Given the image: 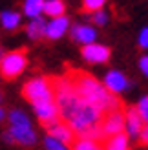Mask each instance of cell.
Instances as JSON below:
<instances>
[{
  "label": "cell",
  "mask_w": 148,
  "mask_h": 150,
  "mask_svg": "<svg viewBox=\"0 0 148 150\" xmlns=\"http://www.w3.org/2000/svg\"><path fill=\"white\" fill-rule=\"evenodd\" d=\"M53 99L61 121L68 125L77 137H86L95 141L102 139L101 121L104 114L95 106H92L90 103H86L77 93V90L71 86L66 75L53 77Z\"/></svg>",
  "instance_id": "1"
},
{
  "label": "cell",
  "mask_w": 148,
  "mask_h": 150,
  "mask_svg": "<svg viewBox=\"0 0 148 150\" xmlns=\"http://www.w3.org/2000/svg\"><path fill=\"white\" fill-rule=\"evenodd\" d=\"M66 77L71 82V86L77 90V93L86 103H90L92 106L101 110L102 114L123 110V103L117 99V95H112L104 88V84L99 82L93 75L86 73L82 70H68Z\"/></svg>",
  "instance_id": "2"
},
{
  "label": "cell",
  "mask_w": 148,
  "mask_h": 150,
  "mask_svg": "<svg viewBox=\"0 0 148 150\" xmlns=\"http://www.w3.org/2000/svg\"><path fill=\"white\" fill-rule=\"evenodd\" d=\"M22 95L31 104L53 99V77H35L22 86Z\"/></svg>",
  "instance_id": "3"
},
{
  "label": "cell",
  "mask_w": 148,
  "mask_h": 150,
  "mask_svg": "<svg viewBox=\"0 0 148 150\" xmlns=\"http://www.w3.org/2000/svg\"><path fill=\"white\" fill-rule=\"evenodd\" d=\"M27 66V53L26 50H15L9 53H4L2 61H0V75L4 79L11 81L26 70Z\"/></svg>",
  "instance_id": "4"
},
{
  "label": "cell",
  "mask_w": 148,
  "mask_h": 150,
  "mask_svg": "<svg viewBox=\"0 0 148 150\" xmlns=\"http://www.w3.org/2000/svg\"><path fill=\"white\" fill-rule=\"evenodd\" d=\"M123 130H124L123 110L110 112V114L102 115V121H101V137L102 139H110V137L117 136V134H123Z\"/></svg>",
  "instance_id": "5"
},
{
  "label": "cell",
  "mask_w": 148,
  "mask_h": 150,
  "mask_svg": "<svg viewBox=\"0 0 148 150\" xmlns=\"http://www.w3.org/2000/svg\"><path fill=\"white\" fill-rule=\"evenodd\" d=\"M33 110H35V115L37 119L40 121V125L46 128V126L57 123L58 119V110H57V104H55V99L51 101H42V103H35L33 104Z\"/></svg>",
  "instance_id": "6"
},
{
  "label": "cell",
  "mask_w": 148,
  "mask_h": 150,
  "mask_svg": "<svg viewBox=\"0 0 148 150\" xmlns=\"http://www.w3.org/2000/svg\"><path fill=\"white\" fill-rule=\"evenodd\" d=\"M143 119L141 115H139V112L135 106L132 108H126V112H124V130H126V137L128 139H139V136H141L143 132Z\"/></svg>",
  "instance_id": "7"
},
{
  "label": "cell",
  "mask_w": 148,
  "mask_h": 150,
  "mask_svg": "<svg viewBox=\"0 0 148 150\" xmlns=\"http://www.w3.org/2000/svg\"><path fill=\"white\" fill-rule=\"evenodd\" d=\"M80 53H82V59L90 64H104L110 59V48L102 46V44H86V46L80 48Z\"/></svg>",
  "instance_id": "8"
},
{
  "label": "cell",
  "mask_w": 148,
  "mask_h": 150,
  "mask_svg": "<svg viewBox=\"0 0 148 150\" xmlns=\"http://www.w3.org/2000/svg\"><path fill=\"white\" fill-rule=\"evenodd\" d=\"M102 84H104V88H106L112 95H117V93L124 92L126 88H130V82H128L126 77H124V73L117 71V70L108 71V73L104 75V81H102Z\"/></svg>",
  "instance_id": "9"
},
{
  "label": "cell",
  "mask_w": 148,
  "mask_h": 150,
  "mask_svg": "<svg viewBox=\"0 0 148 150\" xmlns=\"http://www.w3.org/2000/svg\"><path fill=\"white\" fill-rule=\"evenodd\" d=\"M46 132H48V136L58 139V141H61V143H64V145H73V141L77 139V136L73 134V130H71L64 121H61V119H58L57 123L46 126Z\"/></svg>",
  "instance_id": "10"
},
{
  "label": "cell",
  "mask_w": 148,
  "mask_h": 150,
  "mask_svg": "<svg viewBox=\"0 0 148 150\" xmlns=\"http://www.w3.org/2000/svg\"><path fill=\"white\" fill-rule=\"evenodd\" d=\"M9 136L13 137V143L24 145V146H33L37 143V134L31 125L27 126H9Z\"/></svg>",
  "instance_id": "11"
},
{
  "label": "cell",
  "mask_w": 148,
  "mask_h": 150,
  "mask_svg": "<svg viewBox=\"0 0 148 150\" xmlns=\"http://www.w3.org/2000/svg\"><path fill=\"white\" fill-rule=\"evenodd\" d=\"M71 39L82 44V46H86V44H93L95 39H97V29H95L93 26L90 24H77L71 28Z\"/></svg>",
  "instance_id": "12"
},
{
  "label": "cell",
  "mask_w": 148,
  "mask_h": 150,
  "mask_svg": "<svg viewBox=\"0 0 148 150\" xmlns=\"http://www.w3.org/2000/svg\"><path fill=\"white\" fill-rule=\"evenodd\" d=\"M70 28V20L64 17H57V18H51L49 22H46V37L51 40H57L68 31Z\"/></svg>",
  "instance_id": "13"
},
{
  "label": "cell",
  "mask_w": 148,
  "mask_h": 150,
  "mask_svg": "<svg viewBox=\"0 0 148 150\" xmlns=\"http://www.w3.org/2000/svg\"><path fill=\"white\" fill-rule=\"evenodd\" d=\"M26 33L31 40H40L42 37H46V20L42 17L31 18L26 26Z\"/></svg>",
  "instance_id": "14"
},
{
  "label": "cell",
  "mask_w": 148,
  "mask_h": 150,
  "mask_svg": "<svg viewBox=\"0 0 148 150\" xmlns=\"http://www.w3.org/2000/svg\"><path fill=\"white\" fill-rule=\"evenodd\" d=\"M20 22H22V17H20V13H17V11H2V13H0V24H2V28L7 29V31H15V29H18Z\"/></svg>",
  "instance_id": "15"
},
{
  "label": "cell",
  "mask_w": 148,
  "mask_h": 150,
  "mask_svg": "<svg viewBox=\"0 0 148 150\" xmlns=\"http://www.w3.org/2000/svg\"><path fill=\"white\" fill-rule=\"evenodd\" d=\"M64 9H66V6H64L62 0H44V13L51 18L62 17Z\"/></svg>",
  "instance_id": "16"
},
{
  "label": "cell",
  "mask_w": 148,
  "mask_h": 150,
  "mask_svg": "<svg viewBox=\"0 0 148 150\" xmlns=\"http://www.w3.org/2000/svg\"><path fill=\"white\" fill-rule=\"evenodd\" d=\"M24 15L27 18H37L44 11V0H24Z\"/></svg>",
  "instance_id": "17"
},
{
  "label": "cell",
  "mask_w": 148,
  "mask_h": 150,
  "mask_svg": "<svg viewBox=\"0 0 148 150\" xmlns=\"http://www.w3.org/2000/svg\"><path fill=\"white\" fill-rule=\"evenodd\" d=\"M128 137L126 134H117V136L106 139L104 150H128Z\"/></svg>",
  "instance_id": "18"
},
{
  "label": "cell",
  "mask_w": 148,
  "mask_h": 150,
  "mask_svg": "<svg viewBox=\"0 0 148 150\" xmlns=\"http://www.w3.org/2000/svg\"><path fill=\"white\" fill-rule=\"evenodd\" d=\"M7 121H9V126H27V125H31L29 123V117L22 110H11L9 114H7Z\"/></svg>",
  "instance_id": "19"
},
{
  "label": "cell",
  "mask_w": 148,
  "mask_h": 150,
  "mask_svg": "<svg viewBox=\"0 0 148 150\" xmlns=\"http://www.w3.org/2000/svg\"><path fill=\"white\" fill-rule=\"evenodd\" d=\"M71 146L73 150H102L95 139H86V137H77Z\"/></svg>",
  "instance_id": "20"
},
{
  "label": "cell",
  "mask_w": 148,
  "mask_h": 150,
  "mask_svg": "<svg viewBox=\"0 0 148 150\" xmlns=\"http://www.w3.org/2000/svg\"><path fill=\"white\" fill-rule=\"evenodd\" d=\"M106 4V0H82V11L84 13H95L102 9Z\"/></svg>",
  "instance_id": "21"
},
{
  "label": "cell",
  "mask_w": 148,
  "mask_h": 150,
  "mask_svg": "<svg viewBox=\"0 0 148 150\" xmlns=\"http://www.w3.org/2000/svg\"><path fill=\"white\" fill-rule=\"evenodd\" d=\"M44 148H46V150H70L68 145L61 143L58 139L51 137V136H46V137H44Z\"/></svg>",
  "instance_id": "22"
},
{
  "label": "cell",
  "mask_w": 148,
  "mask_h": 150,
  "mask_svg": "<svg viewBox=\"0 0 148 150\" xmlns=\"http://www.w3.org/2000/svg\"><path fill=\"white\" fill-rule=\"evenodd\" d=\"M135 108H137V112H139V115H141L143 123L148 125V95L143 97V99H139V103H137Z\"/></svg>",
  "instance_id": "23"
},
{
  "label": "cell",
  "mask_w": 148,
  "mask_h": 150,
  "mask_svg": "<svg viewBox=\"0 0 148 150\" xmlns=\"http://www.w3.org/2000/svg\"><path fill=\"white\" fill-rule=\"evenodd\" d=\"M92 22L95 26H106L108 24V13L104 9H99V11L92 13Z\"/></svg>",
  "instance_id": "24"
},
{
  "label": "cell",
  "mask_w": 148,
  "mask_h": 150,
  "mask_svg": "<svg viewBox=\"0 0 148 150\" xmlns=\"http://www.w3.org/2000/svg\"><path fill=\"white\" fill-rule=\"evenodd\" d=\"M139 46L143 50H148V28H143L139 33Z\"/></svg>",
  "instance_id": "25"
},
{
  "label": "cell",
  "mask_w": 148,
  "mask_h": 150,
  "mask_svg": "<svg viewBox=\"0 0 148 150\" xmlns=\"http://www.w3.org/2000/svg\"><path fill=\"white\" fill-rule=\"evenodd\" d=\"M139 68H141L143 75H146V77H148V55H144V57L139 59Z\"/></svg>",
  "instance_id": "26"
},
{
  "label": "cell",
  "mask_w": 148,
  "mask_h": 150,
  "mask_svg": "<svg viewBox=\"0 0 148 150\" xmlns=\"http://www.w3.org/2000/svg\"><path fill=\"white\" fill-rule=\"evenodd\" d=\"M139 141H141L143 145H148V125L143 126V132H141V136H139Z\"/></svg>",
  "instance_id": "27"
},
{
  "label": "cell",
  "mask_w": 148,
  "mask_h": 150,
  "mask_svg": "<svg viewBox=\"0 0 148 150\" xmlns=\"http://www.w3.org/2000/svg\"><path fill=\"white\" fill-rule=\"evenodd\" d=\"M4 117H6V110H4L2 106H0V123L4 121Z\"/></svg>",
  "instance_id": "28"
},
{
  "label": "cell",
  "mask_w": 148,
  "mask_h": 150,
  "mask_svg": "<svg viewBox=\"0 0 148 150\" xmlns=\"http://www.w3.org/2000/svg\"><path fill=\"white\" fill-rule=\"evenodd\" d=\"M2 103H4V93L0 92V106H2Z\"/></svg>",
  "instance_id": "29"
},
{
  "label": "cell",
  "mask_w": 148,
  "mask_h": 150,
  "mask_svg": "<svg viewBox=\"0 0 148 150\" xmlns=\"http://www.w3.org/2000/svg\"><path fill=\"white\" fill-rule=\"evenodd\" d=\"M2 57H4V50H2V46H0V61H2Z\"/></svg>",
  "instance_id": "30"
}]
</instances>
